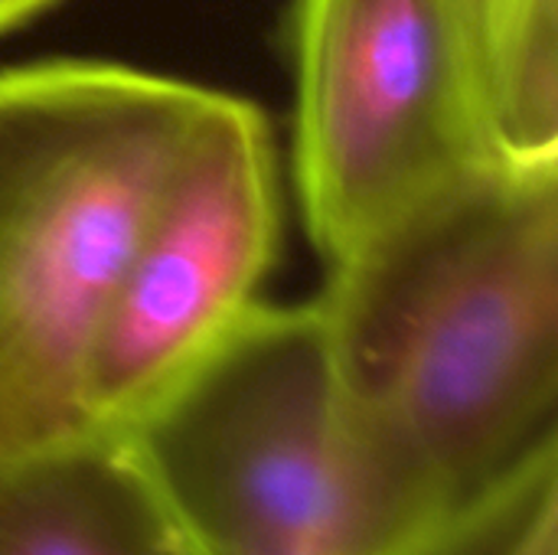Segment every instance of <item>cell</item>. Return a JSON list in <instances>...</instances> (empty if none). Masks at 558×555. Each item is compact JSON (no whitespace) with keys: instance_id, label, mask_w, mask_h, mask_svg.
<instances>
[{"instance_id":"5b68a950","label":"cell","mask_w":558,"mask_h":555,"mask_svg":"<svg viewBox=\"0 0 558 555\" xmlns=\"http://www.w3.org/2000/svg\"><path fill=\"white\" fill-rule=\"evenodd\" d=\"M281 164L258 105L216 92L124 265L88 360L95 435H128L265 301Z\"/></svg>"},{"instance_id":"3957f363","label":"cell","mask_w":558,"mask_h":555,"mask_svg":"<svg viewBox=\"0 0 558 555\" xmlns=\"http://www.w3.org/2000/svg\"><path fill=\"white\" fill-rule=\"evenodd\" d=\"M118 438L199 555H438L373 464L317 301H262Z\"/></svg>"},{"instance_id":"277c9868","label":"cell","mask_w":558,"mask_h":555,"mask_svg":"<svg viewBox=\"0 0 558 555\" xmlns=\"http://www.w3.org/2000/svg\"><path fill=\"white\" fill-rule=\"evenodd\" d=\"M294 186L337 265L504 157L477 0H291Z\"/></svg>"},{"instance_id":"9c48e42d","label":"cell","mask_w":558,"mask_h":555,"mask_svg":"<svg viewBox=\"0 0 558 555\" xmlns=\"http://www.w3.org/2000/svg\"><path fill=\"white\" fill-rule=\"evenodd\" d=\"M49 3L56 0H0V36L7 29H16L20 23L33 20L36 13H43Z\"/></svg>"},{"instance_id":"6da1fadb","label":"cell","mask_w":558,"mask_h":555,"mask_svg":"<svg viewBox=\"0 0 558 555\" xmlns=\"http://www.w3.org/2000/svg\"><path fill=\"white\" fill-rule=\"evenodd\" d=\"M314 301L373 464L438 553L556 484L558 164L438 193Z\"/></svg>"},{"instance_id":"8992f818","label":"cell","mask_w":558,"mask_h":555,"mask_svg":"<svg viewBox=\"0 0 558 555\" xmlns=\"http://www.w3.org/2000/svg\"><path fill=\"white\" fill-rule=\"evenodd\" d=\"M0 555H199L121 438L0 464Z\"/></svg>"},{"instance_id":"52a82bcc","label":"cell","mask_w":558,"mask_h":555,"mask_svg":"<svg viewBox=\"0 0 558 555\" xmlns=\"http://www.w3.org/2000/svg\"><path fill=\"white\" fill-rule=\"evenodd\" d=\"M494 128L510 164H558V0H477Z\"/></svg>"},{"instance_id":"7a4b0ae2","label":"cell","mask_w":558,"mask_h":555,"mask_svg":"<svg viewBox=\"0 0 558 555\" xmlns=\"http://www.w3.org/2000/svg\"><path fill=\"white\" fill-rule=\"evenodd\" d=\"M213 98L101 59L0 69V464L98 438V327Z\"/></svg>"},{"instance_id":"ba28073f","label":"cell","mask_w":558,"mask_h":555,"mask_svg":"<svg viewBox=\"0 0 558 555\" xmlns=\"http://www.w3.org/2000/svg\"><path fill=\"white\" fill-rule=\"evenodd\" d=\"M510 543L500 555H558V510L556 484L539 491L513 520Z\"/></svg>"}]
</instances>
